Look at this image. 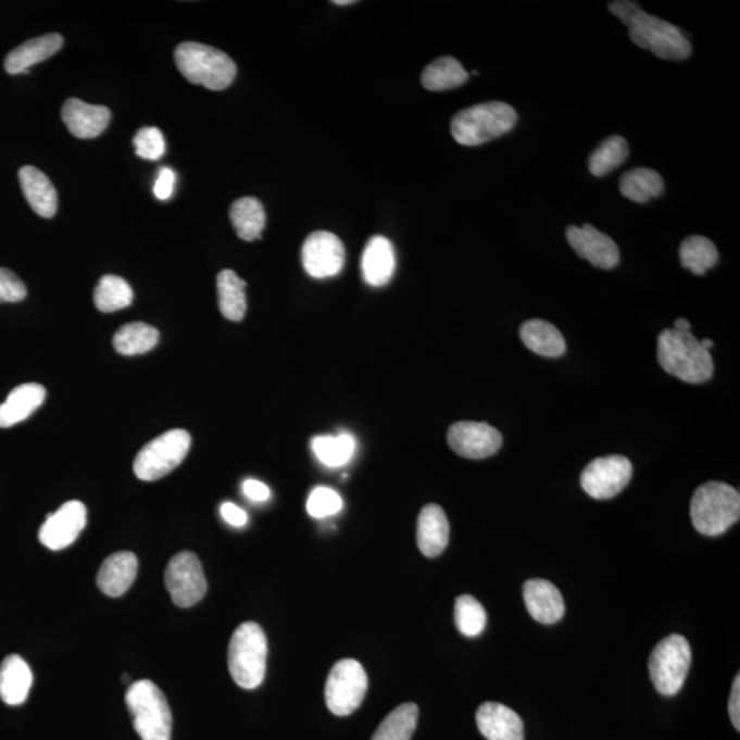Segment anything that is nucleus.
I'll use <instances>...</instances> for the list:
<instances>
[{
  "label": "nucleus",
  "mask_w": 740,
  "mask_h": 740,
  "mask_svg": "<svg viewBox=\"0 0 740 740\" xmlns=\"http://www.w3.org/2000/svg\"><path fill=\"white\" fill-rule=\"evenodd\" d=\"M657 359L666 374L691 385L711 380L715 372L712 355L702 348L700 340L691 333L675 328L660 334Z\"/></svg>",
  "instance_id": "1"
},
{
  "label": "nucleus",
  "mask_w": 740,
  "mask_h": 740,
  "mask_svg": "<svg viewBox=\"0 0 740 740\" xmlns=\"http://www.w3.org/2000/svg\"><path fill=\"white\" fill-rule=\"evenodd\" d=\"M692 526L705 537L727 532L740 517V496L723 481H707L698 487L690 505Z\"/></svg>",
  "instance_id": "2"
},
{
  "label": "nucleus",
  "mask_w": 740,
  "mask_h": 740,
  "mask_svg": "<svg viewBox=\"0 0 740 740\" xmlns=\"http://www.w3.org/2000/svg\"><path fill=\"white\" fill-rule=\"evenodd\" d=\"M175 62L181 75L196 86L223 91L234 83L236 65L222 50L196 41L177 46Z\"/></svg>",
  "instance_id": "3"
},
{
  "label": "nucleus",
  "mask_w": 740,
  "mask_h": 740,
  "mask_svg": "<svg viewBox=\"0 0 740 740\" xmlns=\"http://www.w3.org/2000/svg\"><path fill=\"white\" fill-rule=\"evenodd\" d=\"M518 115L511 104L487 102L461 110L451 121V134L462 146H480L516 127Z\"/></svg>",
  "instance_id": "4"
},
{
  "label": "nucleus",
  "mask_w": 740,
  "mask_h": 740,
  "mask_svg": "<svg viewBox=\"0 0 740 740\" xmlns=\"http://www.w3.org/2000/svg\"><path fill=\"white\" fill-rule=\"evenodd\" d=\"M267 639L259 624H241L230 638L228 666L235 683L246 690L262 685L266 674Z\"/></svg>",
  "instance_id": "5"
},
{
  "label": "nucleus",
  "mask_w": 740,
  "mask_h": 740,
  "mask_svg": "<svg viewBox=\"0 0 740 740\" xmlns=\"http://www.w3.org/2000/svg\"><path fill=\"white\" fill-rule=\"evenodd\" d=\"M125 703L141 740H171L172 711L159 686L151 680L135 681L125 694Z\"/></svg>",
  "instance_id": "6"
},
{
  "label": "nucleus",
  "mask_w": 740,
  "mask_h": 740,
  "mask_svg": "<svg viewBox=\"0 0 740 740\" xmlns=\"http://www.w3.org/2000/svg\"><path fill=\"white\" fill-rule=\"evenodd\" d=\"M629 38L635 45L652 51L665 61H685L691 55L689 39L675 25L639 9L628 23Z\"/></svg>",
  "instance_id": "7"
},
{
  "label": "nucleus",
  "mask_w": 740,
  "mask_h": 740,
  "mask_svg": "<svg viewBox=\"0 0 740 740\" xmlns=\"http://www.w3.org/2000/svg\"><path fill=\"white\" fill-rule=\"evenodd\" d=\"M191 448V435L184 429H172L151 440L136 455L134 472L138 479L155 481L162 479L186 459Z\"/></svg>",
  "instance_id": "8"
},
{
  "label": "nucleus",
  "mask_w": 740,
  "mask_h": 740,
  "mask_svg": "<svg viewBox=\"0 0 740 740\" xmlns=\"http://www.w3.org/2000/svg\"><path fill=\"white\" fill-rule=\"evenodd\" d=\"M690 665L689 640L677 634L661 640L649 661L650 677L655 690L665 697L676 695L685 685Z\"/></svg>",
  "instance_id": "9"
},
{
  "label": "nucleus",
  "mask_w": 740,
  "mask_h": 740,
  "mask_svg": "<svg viewBox=\"0 0 740 740\" xmlns=\"http://www.w3.org/2000/svg\"><path fill=\"white\" fill-rule=\"evenodd\" d=\"M367 691V676L359 661L346 659L334 665L325 685V701L336 716H350L361 706Z\"/></svg>",
  "instance_id": "10"
},
{
  "label": "nucleus",
  "mask_w": 740,
  "mask_h": 740,
  "mask_svg": "<svg viewBox=\"0 0 740 740\" xmlns=\"http://www.w3.org/2000/svg\"><path fill=\"white\" fill-rule=\"evenodd\" d=\"M165 585L173 602L191 607L203 600L208 591L201 561L191 551H183L171 559L165 570Z\"/></svg>",
  "instance_id": "11"
},
{
  "label": "nucleus",
  "mask_w": 740,
  "mask_h": 740,
  "mask_svg": "<svg viewBox=\"0 0 740 740\" xmlns=\"http://www.w3.org/2000/svg\"><path fill=\"white\" fill-rule=\"evenodd\" d=\"M632 471L631 461L626 456H600L582 471L580 485L594 500H611L631 481Z\"/></svg>",
  "instance_id": "12"
},
{
  "label": "nucleus",
  "mask_w": 740,
  "mask_h": 740,
  "mask_svg": "<svg viewBox=\"0 0 740 740\" xmlns=\"http://www.w3.org/2000/svg\"><path fill=\"white\" fill-rule=\"evenodd\" d=\"M346 250L342 240L327 230L308 236L302 247V265L314 279H327L342 272Z\"/></svg>",
  "instance_id": "13"
},
{
  "label": "nucleus",
  "mask_w": 740,
  "mask_h": 740,
  "mask_svg": "<svg viewBox=\"0 0 740 740\" xmlns=\"http://www.w3.org/2000/svg\"><path fill=\"white\" fill-rule=\"evenodd\" d=\"M448 442L454 453L468 460H485L498 453L503 439L500 430L487 423L460 422L451 425Z\"/></svg>",
  "instance_id": "14"
},
{
  "label": "nucleus",
  "mask_w": 740,
  "mask_h": 740,
  "mask_svg": "<svg viewBox=\"0 0 740 740\" xmlns=\"http://www.w3.org/2000/svg\"><path fill=\"white\" fill-rule=\"evenodd\" d=\"M87 509L80 501H70L47 516L39 531V540L50 550H64L76 542L86 528Z\"/></svg>",
  "instance_id": "15"
},
{
  "label": "nucleus",
  "mask_w": 740,
  "mask_h": 740,
  "mask_svg": "<svg viewBox=\"0 0 740 740\" xmlns=\"http://www.w3.org/2000/svg\"><path fill=\"white\" fill-rule=\"evenodd\" d=\"M566 239L580 259L589 261L592 266L600 269H613L620 262V250L616 241L590 224L582 227L570 225L566 229Z\"/></svg>",
  "instance_id": "16"
},
{
  "label": "nucleus",
  "mask_w": 740,
  "mask_h": 740,
  "mask_svg": "<svg viewBox=\"0 0 740 740\" xmlns=\"http://www.w3.org/2000/svg\"><path fill=\"white\" fill-rule=\"evenodd\" d=\"M112 113L104 106L89 104L80 99L71 98L62 108V121L78 139L98 138L106 130Z\"/></svg>",
  "instance_id": "17"
},
{
  "label": "nucleus",
  "mask_w": 740,
  "mask_h": 740,
  "mask_svg": "<svg viewBox=\"0 0 740 740\" xmlns=\"http://www.w3.org/2000/svg\"><path fill=\"white\" fill-rule=\"evenodd\" d=\"M476 723L487 740H524L522 717L502 703H482L476 713Z\"/></svg>",
  "instance_id": "18"
},
{
  "label": "nucleus",
  "mask_w": 740,
  "mask_h": 740,
  "mask_svg": "<svg viewBox=\"0 0 740 740\" xmlns=\"http://www.w3.org/2000/svg\"><path fill=\"white\" fill-rule=\"evenodd\" d=\"M524 602L534 620L539 623L555 624L564 617V598L557 587L548 580H528L524 585Z\"/></svg>",
  "instance_id": "19"
},
{
  "label": "nucleus",
  "mask_w": 740,
  "mask_h": 740,
  "mask_svg": "<svg viewBox=\"0 0 740 740\" xmlns=\"http://www.w3.org/2000/svg\"><path fill=\"white\" fill-rule=\"evenodd\" d=\"M396 250L385 236L376 235L367 240L362 253V277L372 287H385L396 272Z\"/></svg>",
  "instance_id": "20"
},
{
  "label": "nucleus",
  "mask_w": 740,
  "mask_h": 740,
  "mask_svg": "<svg viewBox=\"0 0 740 740\" xmlns=\"http://www.w3.org/2000/svg\"><path fill=\"white\" fill-rule=\"evenodd\" d=\"M138 568V557L130 551L109 555L98 572L99 590L113 598L124 595L134 585Z\"/></svg>",
  "instance_id": "21"
},
{
  "label": "nucleus",
  "mask_w": 740,
  "mask_h": 740,
  "mask_svg": "<svg viewBox=\"0 0 740 740\" xmlns=\"http://www.w3.org/2000/svg\"><path fill=\"white\" fill-rule=\"evenodd\" d=\"M450 524L448 516L439 505H427L419 513L417 522L418 549L425 557L434 559L448 548Z\"/></svg>",
  "instance_id": "22"
},
{
  "label": "nucleus",
  "mask_w": 740,
  "mask_h": 740,
  "mask_svg": "<svg viewBox=\"0 0 740 740\" xmlns=\"http://www.w3.org/2000/svg\"><path fill=\"white\" fill-rule=\"evenodd\" d=\"M62 46H64V38L60 34H49L25 41L24 45L9 52L4 60V70L9 75L26 73L30 66L38 65L57 54Z\"/></svg>",
  "instance_id": "23"
},
{
  "label": "nucleus",
  "mask_w": 740,
  "mask_h": 740,
  "mask_svg": "<svg viewBox=\"0 0 740 740\" xmlns=\"http://www.w3.org/2000/svg\"><path fill=\"white\" fill-rule=\"evenodd\" d=\"M21 188L26 201L40 217H54L58 210V196L50 178L38 167L24 166L18 172Z\"/></svg>",
  "instance_id": "24"
},
{
  "label": "nucleus",
  "mask_w": 740,
  "mask_h": 740,
  "mask_svg": "<svg viewBox=\"0 0 740 740\" xmlns=\"http://www.w3.org/2000/svg\"><path fill=\"white\" fill-rule=\"evenodd\" d=\"M33 683V670L24 659L12 654L3 660L0 665V698L7 705H23Z\"/></svg>",
  "instance_id": "25"
},
{
  "label": "nucleus",
  "mask_w": 740,
  "mask_h": 740,
  "mask_svg": "<svg viewBox=\"0 0 740 740\" xmlns=\"http://www.w3.org/2000/svg\"><path fill=\"white\" fill-rule=\"evenodd\" d=\"M46 388L38 382L15 387L0 405V428H10L33 416L43 405Z\"/></svg>",
  "instance_id": "26"
},
{
  "label": "nucleus",
  "mask_w": 740,
  "mask_h": 740,
  "mask_svg": "<svg viewBox=\"0 0 740 740\" xmlns=\"http://www.w3.org/2000/svg\"><path fill=\"white\" fill-rule=\"evenodd\" d=\"M519 336L527 349L534 353L549 356V359H557L565 354L566 342L563 334L553 324L543 319H529L524 323L519 329Z\"/></svg>",
  "instance_id": "27"
},
{
  "label": "nucleus",
  "mask_w": 740,
  "mask_h": 740,
  "mask_svg": "<svg viewBox=\"0 0 740 740\" xmlns=\"http://www.w3.org/2000/svg\"><path fill=\"white\" fill-rule=\"evenodd\" d=\"M230 223L240 239L253 241L261 238L265 228L266 215L259 199L244 197L235 201L229 210Z\"/></svg>",
  "instance_id": "28"
},
{
  "label": "nucleus",
  "mask_w": 740,
  "mask_h": 740,
  "mask_svg": "<svg viewBox=\"0 0 740 740\" xmlns=\"http://www.w3.org/2000/svg\"><path fill=\"white\" fill-rule=\"evenodd\" d=\"M246 281L241 280L234 271L225 269L218 273L217 291L218 306L229 322H241L247 311Z\"/></svg>",
  "instance_id": "29"
},
{
  "label": "nucleus",
  "mask_w": 740,
  "mask_h": 740,
  "mask_svg": "<svg viewBox=\"0 0 740 740\" xmlns=\"http://www.w3.org/2000/svg\"><path fill=\"white\" fill-rule=\"evenodd\" d=\"M620 191L635 203H648L664 191V178L657 171L649 167H635L620 178Z\"/></svg>",
  "instance_id": "30"
},
{
  "label": "nucleus",
  "mask_w": 740,
  "mask_h": 740,
  "mask_svg": "<svg viewBox=\"0 0 740 740\" xmlns=\"http://www.w3.org/2000/svg\"><path fill=\"white\" fill-rule=\"evenodd\" d=\"M469 73L453 57L438 58L425 67L422 84L429 91H448L468 81Z\"/></svg>",
  "instance_id": "31"
},
{
  "label": "nucleus",
  "mask_w": 740,
  "mask_h": 740,
  "mask_svg": "<svg viewBox=\"0 0 740 740\" xmlns=\"http://www.w3.org/2000/svg\"><path fill=\"white\" fill-rule=\"evenodd\" d=\"M160 340V333L145 323L124 325L114 335L113 344L121 355H139L149 353Z\"/></svg>",
  "instance_id": "32"
},
{
  "label": "nucleus",
  "mask_w": 740,
  "mask_h": 740,
  "mask_svg": "<svg viewBox=\"0 0 740 740\" xmlns=\"http://www.w3.org/2000/svg\"><path fill=\"white\" fill-rule=\"evenodd\" d=\"M312 449L317 460L329 468H338L343 466L353 459L356 449V442L350 434L319 435L313 438Z\"/></svg>",
  "instance_id": "33"
},
{
  "label": "nucleus",
  "mask_w": 740,
  "mask_h": 740,
  "mask_svg": "<svg viewBox=\"0 0 740 740\" xmlns=\"http://www.w3.org/2000/svg\"><path fill=\"white\" fill-rule=\"evenodd\" d=\"M679 254L681 265L698 276L705 275L718 261L716 246L705 236H689L681 243Z\"/></svg>",
  "instance_id": "34"
},
{
  "label": "nucleus",
  "mask_w": 740,
  "mask_h": 740,
  "mask_svg": "<svg viewBox=\"0 0 740 740\" xmlns=\"http://www.w3.org/2000/svg\"><path fill=\"white\" fill-rule=\"evenodd\" d=\"M93 301L99 312H118L130 306L134 301V291L123 277L106 275L99 280L93 292Z\"/></svg>",
  "instance_id": "35"
},
{
  "label": "nucleus",
  "mask_w": 740,
  "mask_h": 740,
  "mask_svg": "<svg viewBox=\"0 0 740 740\" xmlns=\"http://www.w3.org/2000/svg\"><path fill=\"white\" fill-rule=\"evenodd\" d=\"M418 706L403 703L392 711L371 740H411L417 728Z\"/></svg>",
  "instance_id": "36"
},
{
  "label": "nucleus",
  "mask_w": 740,
  "mask_h": 740,
  "mask_svg": "<svg viewBox=\"0 0 740 740\" xmlns=\"http://www.w3.org/2000/svg\"><path fill=\"white\" fill-rule=\"evenodd\" d=\"M628 143L622 136H611L592 152L589 161L590 172L597 177L606 176L626 162Z\"/></svg>",
  "instance_id": "37"
},
{
  "label": "nucleus",
  "mask_w": 740,
  "mask_h": 740,
  "mask_svg": "<svg viewBox=\"0 0 740 740\" xmlns=\"http://www.w3.org/2000/svg\"><path fill=\"white\" fill-rule=\"evenodd\" d=\"M456 628L465 637L475 638L485 631L486 609L472 595L456 598L454 611Z\"/></svg>",
  "instance_id": "38"
},
{
  "label": "nucleus",
  "mask_w": 740,
  "mask_h": 740,
  "mask_svg": "<svg viewBox=\"0 0 740 740\" xmlns=\"http://www.w3.org/2000/svg\"><path fill=\"white\" fill-rule=\"evenodd\" d=\"M342 506V498L328 487L314 488L306 503L309 514L316 518L334 516Z\"/></svg>",
  "instance_id": "39"
},
{
  "label": "nucleus",
  "mask_w": 740,
  "mask_h": 740,
  "mask_svg": "<svg viewBox=\"0 0 740 740\" xmlns=\"http://www.w3.org/2000/svg\"><path fill=\"white\" fill-rule=\"evenodd\" d=\"M136 155L140 159L156 161L165 152V139L161 130L155 127L141 128L134 138Z\"/></svg>",
  "instance_id": "40"
},
{
  "label": "nucleus",
  "mask_w": 740,
  "mask_h": 740,
  "mask_svg": "<svg viewBox=\"0 0 740 740\" xmlns=\"http://www.w3.org/2000/svg\"><path fill=\"white\" fill-rule=\"evenodd\" d=\"M26 287L12 271L0 267V303H15L25 299Z\"/></svg>",
  "instance_id": "41"
},
{
  "label": "nucleus",
  "mask_w": 740,
  "mask_h": 740,
  "mask_svg": "<svg viewBox=\"0 0 740 740\" xmlns=\"http://www.w3.org/2000/svg\"><path fill=\"white\" fill-rule=\"evenodd\" d=\"M176 175L170 167H162L156 177L154 193L161 201H167L172 197L173 187H175Z\"/></svg>",
  "instance_id": "42"
},
{
  "label": "nucleus",
  "mask_w": 740,
  "mask_h": 740,
  "mask_svg": "<svg viewBox=\"0 0 740 740\" xmlns=\"http://www.w3.org/2000/svg\"><path fill=\"white\" fill-rule=\"evenodd\" d=\"M220 513H222L223 518L229 526L236 528L244 527L247 522H249V516H247L243 509L236 506L233 502H224L222 507H220Z\"/></svg>",
  "instance_id": "43"
},
{
  "label": "nucleus",
  "mask_w": 740,
  "mask_h": 740,
  "mask_svg": "<svg viewBox=\"0 0 740 740\" xmlns=\"http://www.w3.org/2000/svg\"><path fill=\"white\" fill-rule=\"evenodd\" d=\"M243 492L253 502H266L271 498L269 487L260 480L247 479L243 482Z\"/></svg>",
  "instance_id": "44"
},
{
  "label": "nucleus",
  "mask_w": 740,
  "mask_h": 740,
  "mask_svg": "<svg viewBox=\"0 0 740 740\" xmlns=\"http://www.w3.org/2000/svg\"><path fill=\"white\" fill-rule=\"evenodd\" d=\"M609 9H611V12L616 15L617 18H620L622 23L627 26L640 7L637 2H629V0H617V2H612L609 4Z\"/></svg>",
  "instance_id": "45"
},
{
  "label": "nucleus",
  "mask_w": 740,
  "mask_h": 740,
  "mask_svg": "<svg viewBox=\"0 0 740 740\" xmlns=\"http://www.w3.org/2000/svg\"><path fill=\"white\" fill-rule=\"evenodd\" d=\"M729 717H731L732 726L740 729V676L735 677L732 683L731 698L728 703Z\"/></svg>",
  "instance_id": "46"
},
{
  "label": "nucleus",
  "mask_w": 740,
  "mask_h": 740,
  "mask_svg": "<svg viewBox=\"0 0 740 740\" xmlns=\"http://www.w3.org/2000/svg\"><path fill=\"white\" fill-rule=\"evenodd\" d=\"M675 329L683 330V333H690L691 324L687 322L686 318H677L675 322Z\"/></svg>",
  "instance_id": "47"
},
{
  "label": "nucleus",
  "mask_w": 740,
  "mask_h": 740,
  "mask_svg": "<svg viewBox=\"0 0 740 740\" xmlns=\"http://www.w3.org/2000/svg\"><path fill=\"white\" fill-rule=\"evenodd\" d=\"M702 348L705 350H711L715 343H713V340L711 339H703L702 342H700Z\"/></svg>",
  "instance_id": "48"
},
{
  "label": "nucleus",
  "mask_w": 740,
  "mask_h": 740,
  "mask_svg": "<svg viewBox=\"0 0 740 740\" xmlns=\"http://www.w3.org/2000/svg\"><path fill=\"white\" fill-rule=\"evenodd\" d=\"M354 0H335L334 4H338V7H350V4H354Z\"/></svg>",
  "instance_id": "49"
},
{
  "label": "nucleus",
  "mask_w": 740,
  "mask_h": 740,
  "mask_svg": "<svg viewBox=\"0 0 740 740\" xmlns=\"http://www.w3.org/2000/svg\"><path fill=\"white\" fill-rule=\"evenodd\" d=\"M129 679H130V676H129L128 674H125V675L123 676V681H124V683H128Z\"/></svg>",
  "instance_id": "50"
}]
</instances>
